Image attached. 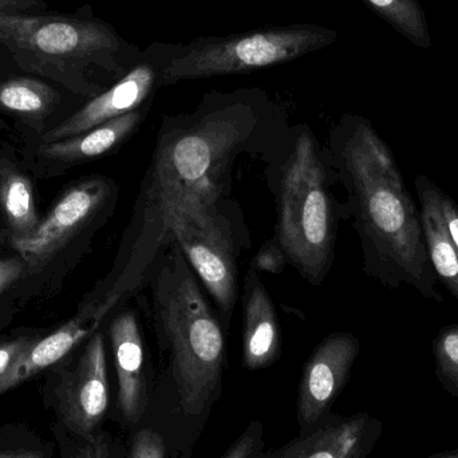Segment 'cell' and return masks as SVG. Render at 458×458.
<instances>
[{
  "label": "cell",
  "mask_w": 458,
  "mask_h": 458,
  "mask_svg": "<svg viewBox=\"0 0 458 458\" xmlns=\"http://www.w3.org/2000/svg\"><path fill=\"white\" fill-rule=\"evenodd\" d=\"M253 99L252 91L211 97L198 120L163 134L145 193L144 227L128 269L120 277L133 268L140 256L144 260V256L155 255L164 220L177 204L191 196L219 199L229 156L255 126Z\"/></svg>",
  "instance_id": "7a4b0ae2"
},
{
  "label": "cell",
  "mask_w": 458,
  "mask_h": 458,
  "mask_svg": "<svg viewBox=\"0 0 458 458\" xmlns=\"http://www.w3.org/2000/svg\"><path fill=\"white\" fill-rule=\"evenodd\" d=\"M45 7L43 0H0V13H31Z\"/></svg>",
  "instance_id": "f546056e"
},
{
  "label": "cell",
  "mask_w": 458,
  "mask_h": 458,
  "mask_svg": "<svg viewBox=\"0 0 458 458\" xmlns=\"http://www.w3.org/2000/svg\"><path fill=\"white\" fill-rule=\"evenodd\" d=\"M117 374V406L123 427L136 428L149 406V373L145 339L133 311H123L109 327Z\"/></svg>",
  "instance_id": "4fadbf2b"
},
{
  "label": "cell",
  "mask_w": 458,
  "mask_h": 458,
  "mask_svg": "<svg viewBox=\"0 0 458 458\" xmlns=\"http://www.w3.org/2000/svg\"><path fill=\"white\" fill-rule=\"evenodd\" d=\"M277 240L285 260L312 284L330 268L335 217L314 137L303 131L285 164L280 185Z\"/></svg>",
  "instance_id": "8992f818"
},
{
  "label": "cell",
  "mask_w": 458,
  "mask_h": 458,
  "mask_svg": "<svg viewBox=\"0 0 458 458\" xmlns=\"http://www.w3.org/2000/svg\"><path fill=\"white\" fill-rule=\"evenodd\" d=\"M51 374L46 403L53 409L56 424L82 437L101 430L110 408L104 335L94 333L74 362Z\"/></svg>",
  "instance_id": "ba28073f"
},
{
  "label": "cell",
  "mask_w": 458,
  "mask_h": 458,
  "mask_svg": "<svg viewBox=\"0 0 458 458\" xmlns=\"http://www.w3.org/2000/svg\"><path fill=\"white\" fill-rule=\"evenodd\" d=\"M61 102V94L45 81L11 77L0 81V112L30 125L43 126Z\"/></svg>",
  "instance_id": "d6986e66"
},
{
  "label": "cell",
  "mask_w": 458,
  "mask_h": 458,
  "mask_svg": "<svg viewBox=\"0 0 458 458\" xmlns=\"http://www.w3.org/2000/svg\"><path fill=\"white\" fill-rule=\"evenodd\" d=\"M282 350L279 322L274 303L255 269L245 280L242 363L248 370H261L276 362Z\"/></svg>",
  "instance_id": "9a60e30c"
},
{
  "label": "cell",
  "mask_w": 458,
  "mask_h": 458,
  "mask_svg": "<svg viewBox=\"0 0 458 458\" xmlns=\"http://www.w3.org/2000/svg\"><path fill=\"white\" fill-rule=\"evenodd\" d=\"M362 2L409 42L422 48L432 46L427 16L419 0H362Z\"/></svg>",
  "instance_id": "ffe728a7"
},
{
  "label": "cell",
  "mask_w": 458,
  "mask_h": 458,
  "mask_svg": "<svg viewBox=\"0 0 458 458\" xmlns=\"http://www.w3.org/2000/svg\"><path fill=\"white\" fill-rule=\"evenodd\" d=\"M160 54L158 43H153L115 85L91 98L85 106L70 115L42 136V142H55L90 131L107 121L141 109L158 88Z\"/></svg>",
  "instance_id": "8fae6325"
},
{
  "label": "cell",
  "mask_w": 458,
  "mask_h": 458,
  "mask_svg": "<svg viewBox=\"0 0 458 458\" xmlns=\"http://www.w3.org/2000/svg\"><path fill=\"white\" fill-rule=\"evenodd\" d=\"M336 38L335 30L298 23L227 37H199L185 45L158 43V88L287 64L333 45Z\"/></svg>",
  "instance_id": "5b68a950"
},
{
  "label": "cell",
  "mask_w": 458,
  "mask_h": 458,
  "mask_svg": "<svg viewBox=\"0 0 458 458\" xmlns=\"http://www.w3.org/2000/svg\"><path fill=\"white\" fill-rule=\"evenodd\" d=\"M32 338L21 336V338L11 339V341L0 344V379L5 376L11 366L15 362L21 352L26 349L27 344Z\"/></svg>",
  "instance_id": "83f0119b"
},
{
  "label": "cell",
  "mask_w": 458,
  "mask_h": 458,
  "mask_svg": "<svg viewBox=\"0 0 458 458\" xmlns=\"http://www.w3.org/2000/svg\"><path fill=\"white\" fill-rule=\"evenodd\" d=\"M51 449L50 444L3 440L0 443V458H51Z\"/></svg>",
  "instance_id": "484cf974"
},
{
  "label": "cell",
  "mask_w": 458,
  "mask_h": 458,
  "mask_svg": "<svg viewBox=\"0 0 458 458\" xmlns=\"http://www.w3.org/2000/svg\"><path fill=\"white\" fill-rule=\"evenodd\" d=\"M54 436L58 443L61 458H128L126 445L107 430H98L91 436H75L59 424H54Z\"/></svg>",
  "instance_id": "44dd1931"
},
{
  "label": "cell",
  "mask_w": 458,
  "mask_h": 458,
  "mask_svg": "<svg viewBox=\"0 0 458 458\" xmlns=\"http://www.w3.org/2000/svg\"><path fill=\"white\" fill-rule=\"evenodd\" d=\"M27 275V266L21 256L0 259V293Z\"/></svg>",
  "instance_id": "4316f807"
},
{
  "label": "cell",
  "mask_w": 458,
  "mask_h": 458,
  "mask_svg": "<svg viewBox=\"0 0 458 458\" xmlns=\"http://www.w3.org/2000/svg\"><path fill=\"white\" fill-rule=\"evenodd\" d=\"M427 458H458V451L444 452V454H436Z\"/></svg>",
  "instance_id": "4dcf8cb0"
},
{
  "label": "cell",
  "mask_w": 458,
  "mask_h": 458,
  "mask_svg": "<svg viewBox=\"0 0 458 458\" xmlns=\"http://www.w3.org/2000/svg\"><path fill=\"white\" fill-rule=\"evenodd\" d=\"M382 433L384 424L371 414L330 413L280 448H264L255 458H368Z\"/></svg>",
  "instance_id": "7c38bea8"
},
{
  "label": "cell",
  "mask_w": 458,
  "mask_h": 458,
  "mask_svg": "<svg viewBox=\"0 0 458 458\" xmlns=\"http://www.w3.org/2000/svg\"><path fill=\"white\" fill-rule=\"evenodd\" d=\"M416 190L430 263L438 279L458 301V250L449 240L440 212L428 188V177L424 174L417 176Z\"/></svg>",
  "instance_id": "e0dca14e"
},
{
  "label": "cell",
  "mask_w": 458,
  "mask_h": 458,
  "mask_svg": "<svg viewBox=\"0 0 458 458\" xmlns=\"http://www.w3.org/2000/svg\"><path fill=\"white\" fill-rule=\"evenodd\" d=\"M144 117V110L137 109L70 139L42 142L38 155L59 165H72L101 157L128 140Z\"/></svg>",
  "instance_id": "2e32d148"
},
{
  "label": "cell",
  "mask_w": 458,
  "mask_h": 458,
  "mask_svg": "<svg viewBox=\"0 0 458 458\" xmlns=\"http://www.w3.org/2000/svg\"><path fill=\"white\" fill-rule=\"evenodd\" d=\"M360 350V341L350 333L331 334L314 350L299 384V432L310 429L333 413L331 408L349 381Z\"/></svg>",
  "instance_id": "30bf717a"
},
{
  "label": "cell",
  "mask_w": 458,
  "mask_h": 458,
  "mask_svg": "<svg viewBox=\"0 0 458 458\" xmlns=\"http://www.w3.org/2000/svg\"><path fill=\"white\" fill-rule=\"evenodd\" d=\"M284 260L285 258L280 247H269L263 248V250L259 252L253 264H255L256 269H259V271L275 272L282 266V261L284 263Z\"/></svg>",
  "instance_id": "f1b7e54d"
},
{
  "label": "cell",
  "mask_w": 458,
  "mask_h": 458,
  "mask_svg": "<svg viewBox=\"0 0 458 458\" xmlns=\"http://www.w3.org/2000/svg\"><path fill=\"white\" fill-rule=\"evenodd\" d=\"M436 376L452 397L458 398V325L444 327L433 342Z\"/></svg>",
  "instance_id": "7402d4cb"
},
{
  "label": "cell",
  "mask_w": 458,
  "mask_h": 458,
  "mask_svg": "<svg viewBox=\"0 0 458 458\" xmlns=\"http://www.w3.org/2000/svg\"><path fill=\"white\" fill-rule=\"evenodd\" d=\"M113 184L106 179H88L69 188L31 236L13 247L27 266V274L43 268L72 237L88 227L112 198Z\"/></svg>",
  "instance_id": "9c48e42d"
},
{
  "label": "cell",
  "mask_w": 458,
  "mask_h": 458,
  "mask_svg": "<svg viewBox=\"0 0 458 458\" xmlns=\"http://www.w3.org/2000/svg\"><path fill=\"white\" fill-rule=\"evenodd\" d=\"M5 128V123H3V121L0 120V129Z\"/></svg>",
  "instance_id": "1f68e13d"
},
{
  "label": "cell",
  "mask_w": 458,
  "mask_h": 458,
  "mask_svg": "<svg viewBox=\"0 0 458 458\" xmlns=\"http://www.w3.org/2000/svg\"><path fill=\"white\" fill-rule=\"evenodd\" d=\"M0 212L10 232L11 245L31 236L40 223L31 182L8 161H0Z\"/></svg>",
  "instance_id": "ac0fdd59"
},
{
  "label": "cell",
  "mask_w": 458,
  "mask_h": 458,
  "mask_svg": "<svg viewBox=\"0 0 458 458\" xmlns=\"http://www.w3.org/2000/svg\"><path fill=\"white\" fill-rule=\"evenodd\" d=\"M266 448L263 422L255 420L220 458H255Z\"/></svg>",
  "instance_id": "cb8c5ba5"
},
{
  "label": "cell",
  "mask_w": 458,
  "mask_h": 458,
  "mask_svg": "<svg viewBox=\"0 0 458 458\" xmlns=\"http://www.w3.org/2000/svg\"><path fill=\"white\" fill-rule=\"evenodd\" d=\"M428 188L433 201L440 212L441 219L445 225L446 233L454 247L458 250V204L451 196L446 195L432 180L428 179Z\"/></svg>",
  "instance_id": "d4e9b609"
},
{
  "label": "cell",
  "mask_w": 458,
  "mask_h": 458,
  "mask_svg": "<svg viewBox=\"0 0 458 458\" xmlns=\"http://www.w3.org/2000/svg\"><path fill=\"white\" fill-rule=\"evenodd\" d=\"M156 325L185 417L207 419L222 395L225 338L182 250L172 247L153 283Z\"/></svg>",
  "instance_id": "3957f363"
},
{
  "label": "cell",
  "mask_w": 458,
  "mask_h": 458,
  "mask_svg": "<svg viewBox=\"0 0 458 458\" xmlns=\"http://www.w3.org/2000/svg\"><path fill=\"white\" fill-rule=\"evenodd\" d=\"M338 160L354 199L366 272L387 287L411 285L444 301L436 288L421 214L397 161L370 121L346 115L338 131Z\"/></svg>",
  "instance_id": "6da1fadb"
},
{
  "label": "cell",
  "mask_w": 458,
  "mask_h": 458,
  "mask_svg": "<svg viewBox=\"0 0 458 458\" xmlns=\"http://www.w3.org/2000/svg\"><path fill=\"white\" fill-rule=\"evenodd\" d=\"M106 314L98 301L97 306L89 307L83 314L64 323L45 338L32 339L0 379V395L64 360L72 350L97 333Z\"/></svg>",
  "instance_id": "5bb4252c"
},
{
  "label": "cell",
  "mask_w": 458,
  "mask_h": 458,
  "mask_svg": "<svg viewBox=\"0 0 458 458\" xmlns=\"http://www.w3.org/2000/svg\"><path fill=\"white\" fill-rule=\"evenodd\" d=\"M217 198L191 196L164 220L161 245L172 240L199 275L225 317L236 301V266L229 231L217 214Z\"/></svg>",
  "instance_id": "52a82bcc"
},
{
  "label": "cell",
  "mask_w": 458,
  "mask_h": 458,
  "mask_svg": "<svg viewBox=\"0 0 458 458\" xmlns=\"http://www.w3.org/2000/svg\"><path fill=\"white\" fill-rule=\"evenodd\" d=\"M0 45L23 72L47 78L89 98L102 93L89 80L91 67L125 75L121 64L125 40L114 27L91 13H0Z\"/></svg>",
  "instance_id": "277c9868"
},
{
  "label": "cell",
  "mask_w": 458,
  "mask_h": 458,
  "mask_svg": "<svg viewBox=\"0 0 458 458\" xmlns=\"http://www.w3.org/2000/svg\"><path fill=\"white\" fill-rule=\"evenodd\" d=\"M126 452L128 458H169L165 438L149 427L134 430L129 438Z\"/></svg>",
  "instance_id": "603a6c76"
}]
</instances>
